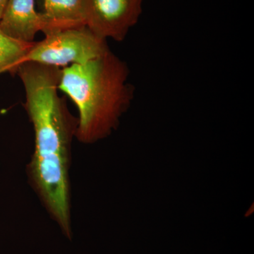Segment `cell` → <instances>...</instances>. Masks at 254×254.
<instances>
[{
    "instance_id": "3",
    "label": "cell",
    "mask_w": 254,
    "mask_h": 254,
    "mask_svg": "<svg viewBox=\"0 0 254 254\" xmlns=\"http://www.w3.org/2000/svg\"><path fill=\"white\" fill-rule=\"evenodd\" d=\"M34 42L20 64L33 62L50 66L81 64L109 50L106 40L93 34L86 26L50 32Z\"/></svg>"
},
{
    "instance_id": "1",
    "label": "cell",
    "mask_w": 254,
    "mask_h": 254,
    "mask_svg": "<svg viewBox=\"0 0 254 254\" xmlns=\"http://www.w3.org/2000/svg\"><path fill=\"white\" fill-rule=\"evenodd\" d=\"M62 68L26 62L16 68L26 93L25 109L34 131V151L26 172L51 218L71 240L70 166L78 118L58 95Z\"/></svg>"
},
{
    "instance_id": "6",
    "label": "cell",
    "mask_w": 254,
    "mask_h": 254,
    "mask_svg": "<svg viewBox=\"0 0 254 254\" xmlns=\"http://www.w3.org/2000/svg\"><path fill=\"white\" fill-rule=\"evenodd\" d=\"M43 32H50L86 26L87 0H43Z\"/></svg>"
},
{
    "instance_id": "4",
    "label": "cell",
    "mask_w": 254,
    "mask_h": 254,
    "mask_svg": "<svg viewBox=\"0 0 254 254\" xmlns=\"http://www.w3.org/2000/svg\"><path fill=\"white\" fill-rule=\"evenodd\" d=\"M143 0H87L86 26L101 39L123 41L141 16Z\"/></svg>"
},
{
    "instance_id": "7",
    "label": "cell",
    "mask_w": 254,
    "mask_h": 254,
    "mask_svg": "<svg viewBox=\"0 0 254 254\" xmlns=\"http://www.w3.org/2000/svg\"><path fill=\"white\" fill-rule=\"evenodd\" d=\"M33 43L16 41L0 28V74L15 73L21 59L27 54Z\"/></svg>"
},
{
    "instance_id": "2",
    "label": "cell",
    "mask_w": 254,
    "mask_h": 254,
    "mask_svg": "<svg viewBox=\"0 0 254 254\" xmlns=\"http://www.w3.org/2000/svg\"><path fill=\"white\" fill-rule=\"evenodd\" d=\"M128 69L110 50L81 64L62 68L58 88L78 111L76 138L91 144L109 136L133 96Z\"/></svg>"
},
{
    "instance_id": "8",
    "label": "cell",
    "mask_w": 254,
    "mask_h": 254,
    "mask_svg": "<svg viewBox=\"0 0 254 254\" xmlns=\"http://www.w3.org/2000/svg\"><path fill=\"white\" fill-rule=\"evenodd\" d=\"M7 1L8 0H0V21H1V18H2Z\"/></svg>"
},
{
    "instance_id": "5",
    "label": "cell",
    "mask_w": 254,
    "mask_h": 254,
    "mask_svg": "<svg viewBox=\"0 0 254 254\" xmlns=\"http://www.w3.org/2000/svg\"><path fill=\"white\" fill-rule=\"evenodd\" d=\"M43 28L41 13L35 9L34 0H8L0 21V28L5 34L16 41L33 43Z\"/></svg>"
}]
</instances>
